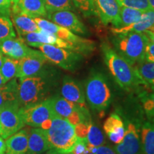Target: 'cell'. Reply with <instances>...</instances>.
<instances>
[{
  "mask_svg": "<svg viewBox=\"0 0 154 154\" xmlns=\"http://www.w3.org/2000/svg\"><path fill=\"white\" fill-rule=\"evenodd\" d=\"M121 116L125 126L122 142L113 146L117 154H143L140 142V127L146 118L138 98L129 96L116 110Z\"/></svg>",
  "mask_w": 154,
  "mask_h": 154,
  "instance_id": "cell-1",
  "label": "cell"
},
{
  "mask_svg": "<svg viewBox=\"0 0 154 154\" xmlns=\"http://www.w3.org/2000/svg\"><path fill=\"white\" fill-rule=\"evenodd\" d=\"M59 72L48 65L37 74L19 79V106L39 103L51 97L59 85Z\"/></svg>",
  "mask_w": 154,
  "mask_h": 154,
  "instance_id": "cell-2",
  "label": "cell"
},
{
  "mask_svg": "<svg viewBox=\"0 0 154 154\" xmlns=\"http://www.w3.org/2000/svg\"><path fill=\"white\" fill-rule=\"evenodd\" d=\"M101 49L106 66L114 82L121 89L127 92H136L140 88L145 87L134 66L121 57L109 43L102 42Z\"/></svg>",
  "mask_w": 154,
  "mask_h": 154,
  "instance_id": "cell-3",
  "label": "cell"
},
{
  "mask_svg": "<svg viewBox=\"0 0 154 154\" xmlns=\"http://www.w3.org/2000/svg\"><path fill=\"white\" fill-rule=\"evenodd\" d=\"M149 38L143 32H129L113 34L111 42L113 49L132 66L144 61Z\"/></svg>",
  "mask_w": 154,
  "mask_h": 154,
  "instance_id": "cell-4",
  "label": "cell"
},
{
  "mask_svg": "<svg viewBox=\"0 0 154 154\" xmlns=\"http://www.w3.org/2000/svg\"><path fill=\"white\" fill-rule=\"evenodd\" d=\"M85 97L92 110L104 113L112 101V92L106 76L93 70L85 82Z\"/></svg>",
  "mask_w": 154,
  "mask_h": 154,
  "instance_id": "cell-5",
  "label": "cell"
},
{
  "mask_svg": "<svg viewBox=\"0 0 154 154\" xmlns=\"http://www.w3.org/2000/svg\"><path fill=\"white\" fill-rule=\"evenodd\" d=\"M44 131L50 149L64 153L72 152L77 138L74 126L66 119L59 116L54 117L51 120L50 126Z\"/></svg>",
  "mask_w": 154,
  "mask_h": 154,
  "instance_id": "cell-6",
  "label": "cell"
},
{
  "mask_svg": "<svg viewBox=\"0 0 154 154\" xmlns=\"http://www.w3.org/2000/svg\"><path fill=\"white\" fill-rule=\"evenodd\" d=\"M34 19L40 30L55 35L63 41L72 44L76 47L77 52L82 54L84 56L89 54L95 49V44L94 42L81 37L68 29L59 26L42 17H35Z\"/></svg>",
  "mask_w": 154,
  "mask_h": 154,
  "instance_id": "cell-7",
  "label": "cell"
},
{
  "mask_svg": "<svg viewBox=\"0 0 154 154\" xmlns=\"http://www.w3.org/2000/svg\"><path fill=\"white\" fill-rule=\"evenodd\" d=\"M36 48L49 62L71 72H76L84 61V55L73 50L50 44H42Z\"/></svg>",
  "mask_w": 154,
  "mask_h": 154,
  "instance_id": "cell-8",
  "label": "cell"
},
{
  "mask_svg": "<svg viewBox=\"0 0 154 154\" xmlns=\"http://www.w3.org/2000/svg\"><path fill=\"white\" fill-rule=\"evenodd\" d=\"M19 111L24 124L33 128H40L44 122L57 116L50 97L39 103L20 107Z\"/></svg>",
  "mask_w": 154,
  "mask_h": 154,
  "instance_id": "cell-9",
  "label": "cell"
},
{
  "mask_svg": "<svg viewBox=\"0 0 154 154\" xmlns=\"http://www.w3.org/2000/svg\"><path fill=\"white\" fill-rule=\"evenodd\" d=\"M19 108L8 106L0 109V136L4 139H7L26 126L19 113Z\"/></svg>",
  "mask_w": 154,
  "mask_h": 154,
  "instance_id": "cell-10",
  "label": "cell"
},
{
  "mask_svg": "<svg viewBox=\"0 0 154 154\" xmlns=\"http://www.w3.org/2000/svg\"><path fill=\"white\" fill-rule=\"evenodd\" d=\"M95 15L104 25L111 24L115 28L121 27L120 6L116 0H92Z\"/></svg>",
  "mask_w": 154,
  "mask_h": 154,
  "instance_id": "cell-11",
  "label": "cell"
},
{
  "mask_svg": "<svg viewBox=\"0 0 154 154\" xmlns=\"http://www.w3.org/2000/svg\"><path fill=\"white\" fill-rule=\"evenodd\" d=\"M47 18L55 24L68 29L74 34L88 35V30L82 21L70 10H58L47 12Z\"/></svg>",
  "mask_w": 154,
  "mask_h": 154,
  "instance_id": "cell-12",
  "label": "cell"
},
{
  "mask_svg": "<svg viewBox=\"0 0 154 154\" xmlns=\"http://www.w3.org/2000/svg\"><path fill=\"white\" fill-rule=\"evenodd\" d=\"M0 52L6 57L19 60L29 56L37 54L40 51L29 47L21 38L13 37L0 42Z\"/></svg>",
  "mask_w": 154,
  "mask_h": 154,
  "instance_id": "cell-13",
  "label": "cell"
},
{
  "mask_svg": "<svg viewBox=\"0 0 154 154\" xmlns=\"http://www.w3.org/2000/svg\"><path fill=\"white\" fill-rule=\"evenodd\" d=\"M19 37L22 38L27 45L32 47L36 48L38 45H42V44H50V45H54L56 47L73 50L77 52L76 47L74 45L58 38L55 35L42 30L26 34Z\"/></svg>",
  "mask_w": 154,
  "mask_h": 154,
  "instance_id": "cell-14",
  "label": "cell"
},
{
  "mask_svg": "<svg viewBox=\"0 0 154 154\" xmlns=\"http://www.w3.org/2000/svg\"><path fill=\"white\" fill-rule=\"evenodd\" d=\"M60 95L82 108H87L85 93L80 83L70 76H64L61 81Z\"/></svg>",
  "mask_w": 154,
  "mask_h": 154,
  "instance_id": "cell-15",
  "label": "cell"
},
{
  "mask_svg": "<svg viewBox=\"0 0 154 154\" xmlns=\"http://www.w3.org/2000/svg\"><path fill=\"white\" fill-rule=\"evenodd\" d=\"M49 61L41 51L37 54L22 58L19 60V70L17 78L32 76L41 72Z\"/></svg>",
  "mask_w": 154,
  "mask_h": 154,
  "instance_id": "cell-16",
  "label": "cell"
},
{
  "mask_svg": "<svg viewBox=\"0 0 154 154\" xmlns=\"http://www.w3.org/2000/svg\"><path fill=\"white\" fill-rule=\"evenodd\" d=\"M103 127L108 138L113 143L122 142L125 135V126L122 118L116 111L111 113L106 119Z\"/></svg>",
  "mask_w": 154,
  "mask_h": 154,
  "instance_id": "cell-17",
  "label": "cell"
},
{
  "mask_svg": "<svg viewBox=\"0 0 154 154\" xmlns=\"http://www.w3.org/2000/svg\"><path fill=\"white\" fill-rule=\"evenodd\" d=\"M29 128H22L5 140V154H29L28 137Z\"/></svg>",
  "mask_w": 154,
  "mask_h": 154,
  "instance_id": "cell-18",
  "label": "cell"
},
{
  "mask_svg": "<svg viewBox=\"0 0 154 154\" xmlns=\"http://www.w3.org/2000/svg\"><path fill=\"white\" fill-rule=\"evenodd\" d=\"M16 11L24 13L33 18H47V10L43 0H19L11 7V12Z\"/></svg>",
  "mask_w": 154,
  "mask_h": 154,
  "instance_id": "cell-19",
  "label": "cell"
},
{
  "mask_svg": "<svg viewBox=\"0 0 154 154\" xmlns=\"http://www.w3.org/2000/svg\"><path fill=\"white\" fill-rule=\"evenodd\" d=\"M153 27H154V10L151 9L143 12L141 17L136 22L124 27H113L111 32L112 34L126 33L129 32L143 33L146 31L151 30Z\"/></svg>",
  "mask_w": 154,
  "mask_h": 154,
  "instance_id": "cell-20",
  "label": "cell"
},
{
  "mask_svg": "<svg viewBox=\"0 0 154 154\" xmlns=\"http://www.w3.org/2000/svg\"><path fill=\"white\" fill-rule=\"evenodd\" d=\"M50 149L47 135L41 128H31L29 131L28 153L43 154Z\"/></svg>",
  "mask_w": 154,
  "mask_h": 154,
  "instance_id": "cell-21",
  "label": "cell"
},
{
  "mask_svg": "<svg viewBox=\"0 0 154 154\" xmlns=\"http://www.w3.org/2000/svg\"><path fill=\"white\" fill-rule=\"evenodd\" d=\"M17 78L0 86V109L8 106H19Z\"/></svg>",
  "mask_w": 154,
  "mask_h": 154,
  "instance_id": "cell-22",
  "label": "cell"
},
{
  "mask_svg": "<svg viewBox=\"0 0 154 154\" xmlns=\"http://www.w3.org/2000/svg\"><path fill=\"white\" fill-rule=\"evenodd\" d=\"M11 17L13 26L16 29L19 36L40 31L33 17L19 11L11 12Z\"/></svg>",
  "mask_w": 154,
  "mask_h": 154,
  "instance_id": "cell-23",
  "label": "cell"
},
{
  "mask_svg": "<svg viewBox=\"0 0 154 154\" xmlns=\"http://www.w3.org/2000/svg\"><path fill=\"white\" fill-rule=\"evenodd\" d=\"M143 154H154V118L146 117L140 127Z\"/></svg>",
  "mask_w": 154,
  "mask_h": 154,
  "instance_id": "cell-24",
  "label": "cell"
},
{
  "mask_svg": "<svg viewBox=\"0 0 154 154\" xmlns=\"http://www.w3.org/2000/svg\"><path fill=\"white\" fill-rule=\"evenodd\" d=\"M54 111L57 116L66 119L75 110L76 104L68 101L59 94H54L50 97Z\"/></svg>",
  "mask_w": 154,
  "mask_h": 154,
  "instance_id": "cell-25",
  "label": "cell"
},
{
  "mask_svg": "<svg viewBox=\"0 0 154 154\" xmlns=\"http://www.w3.org/2000/svg\"><path fill=\"white\" fill-rule=\"evenodd\" d=\"M134 67L144 86L154 89V62L142 61Z\"/></svg>",
  "mask_w": 154,
  "mask_h": 154,
  "instance_id": "cell-26",
  "label": "cell"
},
{
  "mask_svg": "<svg viewBox=\"0 0 154 154\" xmlns=\"http://www.w3.org/2000/svg\"><path fill=\"white\" fill-rule=\"evenodd\" d=\"M136 93L146 116L154 118V89L143 87Z\"/></svg>",
  "mask_w": 154,
  "mask_h": 154,
  "instance_id": "cell-27",
  "label": "cell"
},
{
  "mask_svg": "<svg viewBox=\"0 0 154 154\" xmlns=\"http://www.w3.org/2000/svg\"><path fill=\"white\" fill-rule=\"evenodd\" d=\"M19 70V60L8 57H4L2 66L0 72L2 74L6 82L17 78Z\"/></svg>",
  "mask_w": 154,
  "mask_h": 154,
  "instance_id": "cell-28",
  "label": "cell"
},
{
  "mask_svg": "<svg viewBox=\"0 0 154 154\" xmlns=\"http://www.w3.org/2000/svg\"><path fill=\"white\" fill-rule=\"evenodd\" d=\"M88 143L90 145L98 147V146L104 145L105 137L101 130L93 122L90 121L88 123V132H87Z\"/></svg>",
  "mask_w": 154,
  "mask_h": 154,
  "instance_id": "cell-29",
  "label": "cell"
},
{
  "mask_svg": "<svg viewBox=\"0 0 154 154\" xmlns=\"http://www.w3.org/2000/svg\"><path fill=\"white\" fill-rule=\"evenodd\" d=\"M143 14V11L138 9L129 8L126 7H120L121 27L128 26L139 20Z\"/></svg>",
  "mask_w": 154,
  "mask_h": 154,
  "instance_id": "cell-30",
  "label": "cell"
},
{
  "mask_svg": "<svg viewBox=\"0 0 154 154\" xmlns=\"http://www.w3.org/2000/svg\"><path fill=\"white\" fill-rule=\"evenodd\" d=\"M13 37H16V34L12 22L9 17L0 14V42Z\"/></svg>",
  "mask_w": 154,
  "mask_h": 154,
  "instance_id": "cell-31",
  "label": "cell"
},
{
  "mask_svg": "<svg viewBox=\"0 0 154 154\" xmlns=\"http://www.w3.org/2000/svg\"><path fill=\"white\" fill-rule=\"evenodd\" d=\"M47 12L58 10H72L74 4L72 0H44Z\"/></svg>",
  "mask_w": 154,
  "mask_h": 154,
  "instance_id": "cell-32",
  "label": "cell"
},
{
  "mask_svg": "<svg viewBox=\"0 0 154 154\" xmlns=\"http://www.w3.org/2000/svg\"><path fill=\"white\" fill-rule=\"evenodd\" d=\"M120 7H126L143 11L152 9L148 0H116Z\"/></svg>",
  "mask_w": 154,
  "mask_h": 154,
  "instance_id": "cell-33",
  "label": "cell"
},
{
  "mask_svg": "<svg viewBox=\"0 0 154 154\" xmlns=\"http://www.w3.org/2000/svg\"><path fill=\"white\" fill-rule=\"evenodd\" d=\"M72 2L74 7L82 11L85 17L95 15L92 0H72Z\"/></svg>",
  "mask_w": 154,
  "mask_h": 154,
  "instance_id": "cell-34",
  "label": "cell"
},
{
  "mask_svg": "<svg viewBox=\"0 0 154 154\" xmlns=\"http://www.w3.org/2000/svg\"><path fill=\"white\" fill-rule=\"evenodd\" d=\"M72 154H89L88 150V140L84 138H77L72 151Z\"/></svg>",
  "mask_w": 154,
  "mask_h": 154,
  "instance_id": "cell-35",
  "label": "cell"
},
{
  "mask_svg": "<svg viewBox=\"0 0 154 154\" xmlns=\"http://www.w3.org/2000/svg\"><path fill=\"white\" fill-rule=\"evenodd\" d=\"M75 134L77 138H84L87 139L88 132V123L80 122L74 126Z\"/></svg>",
  "mask_w": 154,
  "mask_h": 154,
  "instance_id": "cell-36",
  "label": "cell"
},
{
  "mask_svg": "<svg viewBox=\"0 0 154 154\" xmlns=\"http://www.w3.org/2000/svg\"><path fill=\"white\" fill-rule=\"evenodd\" d=\"M12 2L11 0H0V14L11 17Z\"/></svg>",
  "mask_w": 154,
  "mask_h": 154,
  "instance_id": "cell-37",
  "label": "cell"
},
{
  "mask_svg": "<svg viewBox=\"0 0 154 154\" xmlns=\"http://www.w3.org/2000/svg\"><path fill=\"white\" fill-rule=\"evenodd\" d=\"M144 61L154 62V44L149 40L146 47Z\"/></svg>",
  "mask_w": 154,
  "mask_h": 154,
  "instance_id": "cell-38",
  "label": "cell"
},
{
  "mask_svg": "<svg viewBox=\"0 0 154 154\" xmlns=\"http://www.w3.org/2000/svg\"><path fill=\"white\" fill-rule=\"evenodd\" d=\"M94 154H117L113 147L108 145H102L96 148Z\"/></svg>",
  "mask_w": 154,
  "mask_h": 154,
  "instance_id": "cell-39",
  "label": "cell"
},
{
  "mask_svg": "<svg viewBox=\"0 0 154 154\" xmlns=\"http://www.w3.org/2000/svg\"><path fill=\"white\" fill-rule=\"evenodd\" d=\"M143 33H145L146 35L148 36L149 41L154 44V27L152 28L151 30L146 31V32H143Z\"/></svg>",
  "mask_w": 154,
  "mask_h": 154,
  "instance_id": "cell-40",
  "label": "cell"
},
{
  "mask_svg": "<svg viewBox=\"0 0 154 154\" xmlns=\"http://www.w3.org/2000/svg\"><path fill=\"white\" fill-rule=\"evenodd\" d=\"M6 151V143L4 138L0 136V154H5Z\"/></svg>",
  "mask_w": 154,
  "mask_h": 154,
  "instance_id": "cell-41",
  "label": "cell"
},
{
  "mask_svg": "<svg viewBox=\"0 0 154 154\" xmlns=\"http://www.w3.org/2000/svg\"><path fill=\"white\" fill-rule=\"evenodd\" d=\"M43 154H72V152H70V153H60V152L54 151V150H53V149H49V150H48V151H46L45 153H44Z\"/></svg>",
  "mask_w": 154,
  "mask_h": 154,
  "instance_id": "cell-42",
  "label": "cell"
},
{
  "mask_svg": "<svg viewBox=\"0 0 154 154\" xmlns=\"http://www.w3.org/2000/svg\"><path fill=\"white\" fill-rule=\"evenodd\" d=\"M6 83L7 82H6L5 78H4L1 72H0V86H2L3 84H6Z\"/></svg>",
  "mask_w": 154,
  "mask_h": 154,
  "instance_id": "cell-43",
  "label": "cell"
},
{
  "mask_svg": "<svg viewBox=\"0 0 154 154\" xmlns=\"http://www.w3.org/2000/svg\"><path fill=\"white\" fill-rule=\"evenodd\" d=\"M4 57H5V56H4L0 52V69H1V67H2V66Z\"/></svg>",
  "mask_w": 154,
  "mask_h": 154,
  "instance_id": "cell-44",
  "label": "cell"
},
{
  "mask_svg": "<svg viewBox=\"0 0 154 154\" xmlns=\"http://www.w3.org/2000/svg\"><path fill=\"white\" fill-rule=\"evenodd\" d=\"M148 2H149V5L151 6V8L154 10V0H148Z\"/></svg>",
  "mask_w": 154,
  "mask_h": 154,
  "instance_id": "cell-45",
  "label": "cell"
},
{
  "mask_svg": "<svg viewBox=\"0 0 154 154\" xmlns=\"http://www.w3.org/2000/svg\"><path fill=\"white\" fill-rule=\"evenodd\" d=\"M18 1L19 0H11V2H12V5H14V4H17Z\"/></svg>",
  "mask_w": 154,
  "mask_h": 154,
  "instance_id": "cell-46",
  "label": "cell"
},
{
  "mask_svg": "<svg viewBox=\"0 0 154 154\" xmlns=\"http://www.w3.org/2000/svg\"><path fill=\"white\" fill-rule=\"evenodd\" d=\"M43 1H44V0H43Z\"/></svg>",
  "mask_w": 154,
  "mask_h": 154,
  "instance_id": "cell-47",
  "label": "cell"
}]
</instances>
